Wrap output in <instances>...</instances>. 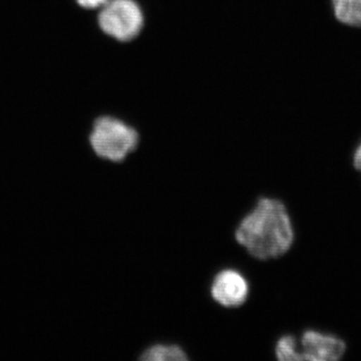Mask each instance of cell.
Returning <instances> with one entry per match:
<instances>
[{
    "instance_id": "52a82bcc",
    "label": "cell",
    "mask_w": 361,
    "mask_h": 361,
    "mask_svg": "<svg viewBox=\"0 0 361 361\" xmlns=\"http://www.w3.org/2000/svg\"><path fill=\"white\" fill-rule=\"evenodd\" d=\"M337 20L345 25L361 26V0H332Z\"/></svg>"
},
{
    "instance_id": "8992f818",
    "label": "cell",
    "mask_w": 361,
    "mask_h": 361,
    "mask_svg": "<svg viewBox=\"0 0 361 361\" xmlns=\"http://www.w3.org/2000/svg\"><path fill=\"white\" fill-rule=\"evenodd\" d=\"M140 360L145 361H184L188 360L184 349L175 344H155L147 348Z\"/></svg>"
},
{
    "instance_id": "7a4b0ae2",
    "label": "cell",
    "mask_w": 361,
    "mask_h": 361,
    "mask_svg": "<svg viewBox=\"0 0 361 361\" xmlns=\"http://www.w3.org/2000/svg\"><path fill=\"white\" fill-rule=\"evenodd\" d=\"M90 142L99 158L122 161L137 149L139 135L123 121L113 116H102L94 122Z\"/></svg>"
},
{
    "instance_id": "ba28073f",
    "label": "cell",
    "mask_w": 361,
    "mask_h": 361,
    "mask_svg": "<svg viewBox=\"0 0 361 361\" xmlns=\"http://www.w3.org/2000/svg\"><path fill=\"white\" fill-rule=\"evenodd\" d=\"M275 355L280 361L303 360L298 341L293 336H283L278 339L275 346Z\"/></svg>"
},
{
    "instance_id": "277c9868",
    "label": "cell",
    "mask_w": 361,
    "mask_h": 361,
    "mask_svg": "<svg viewBox=\"0 0 361 361\" xmlns=\"http://www.w3.org/2000/svg\"><path fill=\"white\" fill-rule=\"evenodd\" d=\"M249 283L245 276L235 269L218 272L211 285V296L225 308H236L243 305L248 299Z\"/></svg>"
},
{
    "instance_id": "5b68a950",
    "label": "cell",
    "mask_w": 361,
    "mask_h": 361,
    "mask_svg": "<svg viewBox=\"0 0 361 361\" xmlns=\"http://www.w3.org/2000/svg\"><path fill=\"white\" fill-rule=\"evenodd\" d=\"M303 360L337 361L345 355L346 343L334 334L308 329L299 341Z\"/></svg>"
},
{
    "instance_id": "3957f363",
    "label": "cell",
    "mask_w": 361,
    "mask_h": 361,
    "mask_svg": "<svg viewBox=\"0 0 361 361\" xmlns=\"http://www.w3.org/2000/svg\"><path fill=\"white\" fill-rule=\"evenodd\" d=\"M99 25L106 35L130 42L141 32L144 16L134 0H108L99 14Z\"/></svg>"
},
{
    "instance_id": "9c48e42d",
    "label": "cell",
    "mask_w": 361,
    "mask_h": 361,
    "mask_svg": "<svg viewBox=\"0 0 361 361\" xmlns=\"http://www.w3.org/2000/svg\"><path fill=\"white\" fill-rule=\"evenodd\" d=\"M106 1L108 0H77L80 6L89 9L101 8Z\"/></svg>"
},
{
    "instance_id": "30bf717a",
    "label": "cell",
    "mask_w": 361,
    "mask_h": 361,
    "mask_svg": "<svg viewBox=\"0 0 361 361\" xmlns=\"http://www.w3.org/2000/svg\"><path fill=\"white\" fill-rule=\"evenodd\" d=\"M353 166H355V170L361 174V142L353 155Z\"/></svg>"
},
{
    "instance_id": "6da1fadb",
    "label": "cell",
    "mask_w": 361,
    "mask_h": 361,
    "mask_svg": "<svg viewBox=\"0 0 361 361\" xmlns=\"http://www.w3.org/2000/svg\"><path fill=\"white\" fill-rule=\"evenodd\" d=\"M235 238L252 257L267 261L290 250L295 232L283 202L263 197L240 222Z\"/></svg>"
}]
</instances>
